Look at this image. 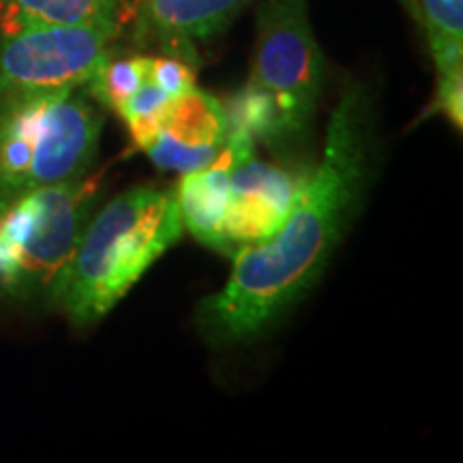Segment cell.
<instances>
[{"label": "cell", "mask_w": 463, "mask_h": 463, "mask_svg": "<svg viewBox=\"0 0 463 463\" xmlns=\"http://www.w3.org/2000/svg\"><path fill=\"white\" fill-rule=\"evenodd\" d=\"M375 114L369 90L350 84L324 137L320 165L269 239L242 245L225 286L195 311L208 344L256 339L320 281L361 208L375 167Z\"/></svg>", "instance_id": "6da1fadb"}, {"label": "cell", "mask_w": 463, "mask_h": 463, "mask_svg": "<svg viewBox=\"0 0 463 463\" xmlns=\"http://www.w3.org/2000/svg\"><path fill=\"white\" fill-rule=\"evenodd\" d=\"M181 236L183 219L172 191H125L90 217L48 300L75 326H90L106 317Z\"/></svg>", "instance_id": "7a4b0ae2"}, {"label": "cell", "mask_w": 463, "mask_h": 463, "mask_svg": "<svg viewBox=\"0 0 463 463\" xmlns=\"http://www.w3.org/2000/svg\"><path fill=\"white\" fill-rule=\"evenodd\" d=\"M101 176L0 198V292L50 297L89 225Z\"/></svg>", "instance_id": "3957f363"}, {"label": "cell", "mask_w": 463, "mask_h": 463, "mask_svg": "<svg viewBox=\"0 0 463 463\" xmlns=\"http://www.w3.org/2000/svg\"><path fill=\"white\" fill-rule=\"evenodd\" d=\"M103 114L75 90L0 106V198L90 172Z\"/></svg>", "instance_id": "277c9868"}, {"label": "cell", "mask_w": 463, "mask_h": 463, "mask_svg": "<svg viewBox=\"0 0 463 463\" xmlns=\"http://www.w3.org/2000/svg\"><path fill=\"white\" fill-rule=\"evenodd\" d=\"M326 61L311 28L307 0H266L249 84L273 103L279 142L300 140L314 123Z\"/></svg>", "instance_id": "5b68a950"}, {"label": "cell", "mask_w": 463, "mask_h": 463, "mask_svg": "<svg viewBox=\"0 0 463 463\" xmlns=\"http://www.w3.org/2000/svg\"><path fill=\"white\" fill-rule=\"evenodd\" d=\"M120 24L26 26L0 34V106L78 90L109 56Z\"/></svg>", "instance_id": "8992f818"}, {"label": "cell", "mask_w": 463, "mask_h": 463, "mask_svg": "<svg viewBox=\"0 0 463 463\" xmlns=\"http://www.w3.org/2000/svg\"><path fill=\"white\" fill-rule=\"evenodd\" d=\"M307 176L309 174L279 164H264L256 157V148L242 150L230 167L223 219L228 256H234L242 245L269 239L279 228Z\"/></svg>", "instance_id": "52a82bcc"}, {"label": "cell", "mask_w": 463, "mask_h": 463, "mask_svg": "<svg viewBox=\"0 0 463 463\" xmlns=\"http://www.w3.org/2000/svg\"><path fill=\"white\" fill-rule=\"evenodd\" d=\"M230 136L223 103L191 89L165 103L157 131L142 150L164 170L184 174L217 164L228 150Z\"/></svg>", "instance_id": "ba28073f"}, {"label": "cell", "mask_w": 463, "mask_h": 463, "mask_svg": "<svg viewBox=\"0 0 463 463\" xmlns=\"http://www.w3.org/2000/svg\"><path fill=\"white\" fill-rule=\"evenodd\" d=\"M256 148V140L241 129H232L228 150L217 164L202 170L184 172L176 189V204L181 211L183 228L198 239L202 245L228 253L223 239V219L228 208L230 167L242 150Z\"/></svg>", "instance_id": "9c48e42d"}, {"label": "cell", "mask_w": 463, "mask_h": 463, "mask_svg": "<svg viewBox=\"0 0 463 463\" xmlns=\"http://www.w3.org/2000/svg\"><path fill=\"white\" fill-rule=\"evenodd\" d=\"M251 0H144L142 28L159 39L170 56H194L191 43L213 37Z\"/></svg>", "instance_id": "30bf717a"}, {"label": "cell", "mask_w": 463, "mask_h": 463, "mask_svg": "<svg viewBox=\"0 0 463 463\" xmlns=\"http://www.w3.org/2000/svg\"><path fill=\"white\" fill-rule=\"evenodd\" d=\"M123 24L118 0H0V34L26 26Z\"/></svg>", "instance_id": "8fae6325"}, {"label": "cell", "mask_w": 463, "mask_h": 463, "mask_svg": "<svg viewBox=\"0 0 463 463\" xmlns=\"http://www.w3.org/2000/svg\"><path fill=\"white\" fill-rule=\"evenodd\" d=\"M438 78L463 73V0H416Z\"/></svg>", "instance_id": "7c38bea8"}, {"label": "cell", "mask_w": 463, "mask_h": 463, "mask_svg": "<svg viewBox=\"0 0 463 463\" xmlns=\"http://www.w3.org/2000/svg\"><path fill=\"white\" fill-rule=\"evenodd\" d=\"M148 62L150 56H108L84 86L89 89L92 99L112 112H118L123 103L148 78Z\"/></svg>", "instance_id": "4fadbf2b"}, {"label": "cell", "mask_w": 463, "mask_h": 463, "mask_svg": "<svg viewBox=\"0 0 463 463\" xmlns=\"http://www.w3.org/2000/svg\"><path fill=\"white\" fill-rule=\"evenodd\" d=\"M148 73L153 82L164 89L170 97H178L183 92L195 89V73L194 67L184 58L178 56H159L150 58Z\"/></svg>", "instance_id": "5bb4252c"}, {"label": "cell", "mask_w": 463, "mask_h": 463, "mask_svg": "<svg viewBox=\"0 0 463 463\" xmlns=\"http://www.w3.org/2000/svg\"><path fill=\"white\" fill-rule=\"evenodd\" d=\"M436 106L439 112L449 116V120L457 127V129H461V123H463V73L447 75V78H438Z\"/></svg>", "instance_id": "9a60e30c"}]
</instances>
